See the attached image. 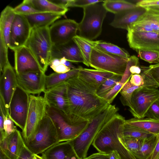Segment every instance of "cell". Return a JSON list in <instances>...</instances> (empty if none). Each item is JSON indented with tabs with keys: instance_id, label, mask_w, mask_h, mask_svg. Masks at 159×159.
Listing matches in <instances>:
<instances>
[{
	"instance_id": "1",
	"label": "cell",
	"mask_w": 159,
	"mask_h": 159,
	"mask_svg": "<svg viewBox=\"0 0 159 159\" xmlns=\"http://www.w3.org/2000/svg\"><path fill=\"white\" fill-rule=\"evenodd\" d=\"M69 105V120L73 124L90 122L110 105L97 94L77 75L66 82Z\"/></svg>"
},
{
	"instance_id": "2",
	"label": "cell",
	"mask_w": 159,
	"mask_h": 159,
	"mask_svg": "<svg viewBox=\"0 0 159 159\" xmlns=\"http://www.w3.org/2000/svg\"><path fill=\"white\" fill-rule=\"evenodd\" d=\"M125 118L118 112L102 127L92 145L99 152L109 154L113 151L121 159H137L127 148L124 139Z\"/></svg>"
},
{
	"instance_id": "3",
	"label": "cell",
	"mask_w": 159,
	"mask_h": 159,
	"mask_svg": "<svg viewBox=\"0 0 159 159\" xmlns=\"http://www.w3.org/2000/svg\"><path fill=\"white\" fill-rule=\"evenodd\" d=\"M118 110L119 108L115 105H110L94 118L79 135L69 141L80 159L87 157L89 149L99 131Z\"/></svg>"
},
{
	"instance_id": "4",
	"label": "cell",
	"mask_w": 159,
	"mask_h": 159,
	"mask_svg": "<svg viewBox=\"0 0 159 159\" xmlns=\"http://www.w3.org/2000/svg\"><path fill=\"white\" fill-rule=\"evenodd\" d=\"M49 27L32 28L25 45L29 49L41 70L44 73H45L49 66L52 47Z\"/></svg>"
},
{
	"instance_id": "5",
	"label": "cell",
	"mask_w": 159,
	"mask_h": 159,
	"mask_svg": "<svg viewBox=\"0 0 159 159\" xmlns=\"http://www.w3.org/2000/svg\"><path fill=\"white\" fill-rule=\"evenodd\" d=\"M25 144L34 155H39L59 143L56 130L51 118L46 114L38 123Z\"/></svg>"
},
{
	"instance_id": "6",
	"label": "cell",
	"mask_w": 159,
	"mask_h": 159,
	"mask_svg": "<svg viewBox=\"0 0 159 159\" xmlns=\"http://www.w3.org/2000/svg\"><path fill=\"white\" fill-rule=\"evenodd\" d=\"M103 2L83 8V16L78 23L79 36L93 40L100 35L102 23L107 12L103 6Z\"/></svg>"
},
{
	"instance_id": "7",
	"label": "cell",
	"mask_w": 159,
	"mask_h": 159,
	"mask_svg": "<svg viewBox=\"0 0 159 159\" xmlns=\"http://www.w3.org/2000/svg\"><path fill=\"white\" fill-rule=\"evenodd\" d=\"M46 114L51 118L55 127L59 142L72 140L79 135L87 127L89 122L73 124L61 111L48 106Z\"/></svg>"
},
{
	"instance_id": "8",
	"label": "cell",
	"mask_w": 159,
	"mask_h": 159,
	"mask_svg": "<svg viewBox=\"0 0 159 159\" xmlns=\"http://www.w3.org/2000/svg\"><path fill=\"white\" fill-rule=\"evenodd\" d=\"M128 59L107 53L93 46L89 64L96 69L122 76Z\"/></svg>"
},
{
	"instance_id": "9",
	"label": "cell",
	"mask_w": 159,
	"mask_h": 159,
	"mask_svg": "<svg viewBox=\"0 0 159 159\" xmlns=\"http://www.w3.org/2000/svg\"><path fill=\"white\" fill-rule=\"evenodd\" d=\"M159 98V90L157 89L141 87L134 92L129 110L134 118H144L150 107Z\"/></svg>"
},
{
	"instance_id": "10",
	"label": "cell",
	"mask_w": 159,
	"mask_h": 159,
	"mask_svg": "<svg viewBox=\"0 0 159 159\" xmlns=\"http://www.w3.org/2000/svg\"><path fill=\"white\" fill-rule=\"evenodd\" d=\"M48 103L43 97L30 95V101L26 121L21 134L24 142L33 134L35 128L46 114Z\"/></svg>"
},
{
	"instance_id": "11",
	"label": "cell",
	"mask_w": 159,
	"mask_h": 159,
	"mask_svg": "<svg viewBox=\"0 0 159 159\" xmlns=\"http://www.w3.org/2000/svg\"><path fill=\"white\" fill-rule=\"evenodd\" d=\"M30 95L18 85L10 104V116L22 131L24 130L26 125Z\"/></svg>"
},
{
	"instance_id": "12",
	"label": "cell",
	"mask_w": 159,
	"mask_h": 159,
	"mask_svg": "<svg viewBox=\"0 0 159 159\" xmlns=\"http://www.w3.org/2000/svg\"><path fill=\"white\" fill-rule=\"evenodd\" d=\"M78 23L73 20L66 19L58 20L49 27V34L53 45L66 44L77 35Z\"/></svg>"
},
{
	"instance_id": "13",
	"label": "cell",
	"mask_w": 159,
	"mask_h": 159,
	"mask_svg": "<svg viewBox=\"0 0 159 159\" xmlns=\"http://www.w3.org/2000/svg\"><path fill=\"white\" fill-rule=\"evenodd\" d=\"M127 38L130 47L139 50L159 52V34L148 32L127 30Z\"/></svg>"
},
{
	"instance_id": "14",
	"label": "cell",
	"mask_w": 159,
	"mask_h": 159,
	"mask_svg": "<svg viewBox=\"0 0 159 159\" xmlns=\"http://www.w3.org/2000/svg\"><path fill=\"white\" fill-rule=\"evenodd\" d=\"M32 29L24 15L16 14L11 27L9 48L14 51L25 45Z\"/></svg>"
},
{
	"instance_id": "15",
	"label": "cell",
	"mask_w": 159,
	"mask_h": 159,
	"mask_svg": "<svg viewBox=\"0 0 159 159\" xmlns=\"http://www.w3.org/2000/svg\"><path fill=\"white\" fill-rule=\"evenodd\" d=\"M16 74L18 85L29 94H39L45 92V73L31 71Z\"/></svg>"
},
{
	"instance_id": "16",
	"label": "cell",
	"mask_w": 159,
	"mask_h": 159,
	"mask_svg": "<svg viewBox=\"0 0 159 159\" xmlns=\"http://www.w3.org/2000/svg\"><path fill=\"white\" fill-rule=\"evenodd\" d=\"M44 93L43 97L48 106L61 111L69 120V105L65 82L46 89Z\"/></svg>"
},
{
	"instance_id": "17",
	"label": "cell",
	"mask_w": 159,
	"mask_h": 159,
	"mask_svg": "<svg viewBox=\"0 0 159 159\" xmlns=\"http://www.w3.org/2000/svg\"><path fill=\"white\" fill-rule=\"evenodd\" d=\"M0 79V98L9 111L10 102L18 86L16 73L10 64L4 69Z\"/></svg>"
},
{
	"instance_id": "18",
	"label": "cell",
	"mask_w": 159,
	"mask_h": 159,
	"mask_svg": "<svg viewBox=\"0 0 159 159\" xmlns=\"http://www.w3.org/2000/svg\"><path fill=\"white\" fill-rule=\"evenodd\" d=\"M14 52V69L16 74L43 71L36 59L26 46L20 47Z\"/></svg>"
},
{
	"instance_id": "19",
	"label": "cell",
	"mask_w": 159,
	"mask_h": 159,
	"mask_svg": "<svg viewBox=\"0 0 159 159\" xmlns=\"http://www.w3.org/2000/svg\"><path fill=\"white\" fill-rule=\"evenodd\" d=\"M146 12L137 22L131 25L127 30L154 32L159 34V10L146 8Z\"/></svg>"
},
{
	"instance_id": "20",
	"label": "cell",
	"mask_w": 159,
	"mask_h": 159,
	"mask_svg": "<svg viewBox=\"0 0 159 159\" xmlns=\"http://www.w3.org/2000/svg\"><path fill=\"white\" fill-rule=\"evenodd\" d=\"M65 58L71 62L83 63L84 62L80 49L73 40L65 44L52 45L51 61L55 58Z\"/></svg>"
},
{
	"instance_id": "21",
	"label": "cell",
	"mask_w": 159,
	"mask_h": 159,
	"mask_svg": "<svg viewBox=\"0 0 159 159\" xmlns=\"http://www.w3.org/2000/svg\"><path fill=\"white\" fill-rule=\"evenodd\" d=\"M146 8L140 7L127 10L115 14L110 25L113 27L127 30L132 24L138 21L145 13Z\"/></svg>"
},
{
	"instance_id": "22",
	"label": "cell",
	"mask_w": 159,
	"mask_h": 159,
	"mask_svg": "<svg viewBox=\"0 0 159 159\" xmlns=\"http://www.w3.org/2000/svg\"><path fill=\"white\" fill-rule=\"evenodd\" d=\"M25 144L21 133L17 129L0 141V150L11 159H17Z\"/></svg>"
},
{
	"instance_id": "23",
	"label": "cell",
	"mask_w": 159,
	"mask_h": 159,
	"mask_svg": "<svg viewBox=\"0 0 159 159\" xmlns=\"http://www.w3.org/2000/svg\"><path fill=\"white\" fill-rule=\"evenodd\" d=\"M41 154L45 159H80L69 141L58 143Z\"/></svg>"
},
{
	"instance_id": "24",
	"label": "cell",
	"mask_w": 159,
	"mask_h": 159,
	"mask_svg": "<svg viewBox=\"0 0 159 159\" xmlns=\"http://www.w3.org/2000/svg\"><path fill=\"white\" fill-rule=\"evenodd\" d=\"M114 74L97 69L83 68L80 66L78 77L84 82L97 90L107 80Z\"/></svg>"
},
{
	"instance_id": "25",
	"label": "cell",
	"mask_w": 159,
	"mask_h": 159,
	"mask_svg": "<svg viewBox=\"0 0 159 159\" xmlns=\"http://www.w3.org/2000/svg\"><path fill=\"white\" fill-rule=\"evenodd\" d=\"M31 29L49 27L62 15L50 12H40L24 16Z\"/></svg>"
},
{
	"instance_id": "26",
	"label": "cell",
	"mask_w": 159,
	"mask_h": 159,
	"mask_svg": "<svg viewBox=\"0 0 159 159\" xmlns=\"http://www.w3.org/2000/svg\"><path fill=\"white\" fill-rule=\"evenodd\" d=\"M16 14L13 8L7 6L1 13L0 18V35L9 48L10 36L12 25Z\"/></svg>"
},
{
	"instance_id": "27",
	"label": "cell",
	"mask_w": 159,
	"mask_h": 159,
	"mask_svg": "<svg viewBox=\"0 0 159 159\" xmlns=\"http://www.w3.org/2000/svg\"><path fill=\"white\" fill-rule=\"evenodd\" d=\"M125 123L138 128L155 135L159 134V120L147 117L125 120Z\"/></svg>"
},
{
	"instance_id": "28",
	"label": "cell",
	"mask_w": 159,
	"mask_h": 159,
	"mask_svg": "<svg viewBox=\"0 0 159 159\" xmlns=\"http://www.w3.org/2000/svg\"><path fill=\"white\" fill-rule=\"evenodd\" d=\"M34 8L42 12H50L64 15L68 10V8L55 3L51 0H27Z\"/></svg>"
},
{
	"instance_id": "29",
	"label": "cell",
	"mask_w": 159,
	"mask_h": 159,
	"mask_svg": "<svg viewBox=\"0 0 159 159\" xmlns=\"http://www.w3.org/2000/svg\"><path fill=\"white\" fill-rule=\"evenodd\" d=\"M144 79V86L157 89L159 88V63L148 66H140Z\"/></svg>"
},
{
	"instance_id": "30",
	"label": "cell",
	"mask_w": 159,
	"mask_h": 159,
	"mask_svg": "<svg viewBox=\"0 0 159 159\" xmlns=\"http://www.w3.org/2000/svg\"><path fill=\"white\" fill-rule=\"evenodd\" d=\"M79 70L80 66L76 69H71L69 71L65 73H58L55 72L46 75V90L50 89L65 82L69 79L77 75Z\"/></svg>"
},
{
	"instance_id": "31",
	"label": "cell",
	"mask_w": 159,
	"mask_h": 159,
	"mask_svg": "<svg viewBox=\"0 0 159 159\" xmlns=\"http://www.w3.org/2000/svg\"><path fill=\"white\" fill-rule=\"evenodd\" d=\"M91 42L93 46L107 53L128 59L130 56L126 50L112 43L102 40H91Z\"/></svg>"
},
{
	"instance_id": "32",
	"label": "cell",
	"mask_w": 159,
	"mask_h": 159,
	"mask_svg": "<svg viewBox=\"0 0 159 159\" xmlns=\"http://www.w3.org/2000/svg\"><path fill=\"white\" fill-rule=\"evenodd\" d=\"M104 7L108 11L116 14L120 12L137 7L136 3L125 0H104Z\"/></svg>"
},
{
	"instance_id": "33",
	"label": "cell",
	"mask_w": 159,
	"mask_h": 159,
	"mask_svg": "<svg viewBox=\"0 0 159 159\" xmlns=\"http://www.w3.org/2000/svg\"><path fill=\"white\" fill-rule=\"evenodd\" d=\"M73 40L77 45L81 52L84 61L83 64L89 66L92 48L93 46L91 40L77 35L74 38Z\"/></svg>"
},
{
	"instance_id": "34",
	"label": "cell",
	"mask_w": 159,
	"mask_h": 159,
	"mask_svg": "<svg viewBox=\"0 0 159 159\" xmlns=\"http://www.w3.org/2000/svg\"><path fill=\"white\" fill-rule=\"evenodd\" d=\"M157 139V136L154 135L142 140L138 159H148L153 150Z\"/></svg>"
},
{
	"instance_id": "35",
	"label": "cell",
	"mask_w": 159,
	"mask_h": 159,
	"mask_svg": "<svg viewBox=\"0 0 159 159\" xmlns=\"http://www.w3.org/2000/svg\"><path fill=\"white\" fill-rule=\"evenodd\" d=\"M123 133L125 137H129L141 140H143L154 135L125 123Z\"/></svg>"
},
{
	"instance_id": "36",
	"label": "cell",
	"mask_w": 159,
	"mask_h": 159,
	"mask_svg": "<svg viewBox=\"0 0 159 159\" xmlns=\"http://www.w3.org/2000/svg\"><path fill=\"white\" fill-rule=\"evenodd\" d=\"M140 87L134 85L131 83L129 80L125 84L119 92L121 95L120 99L124 106L130 107L131 98L134 92Z\"/></svg>"
},
{
	"instance_id": "37",
	"label": "cell",
	"mask_w": 159,
	"mask_h": 159,
	"mask_svg": "<svg viewBox=\"0 0 159 159\" xmlns=\"http://www.w3.org/2000/svg\"><path fill=\"white\" fill-rule=\"evenodd\" d=\"M121 77L115 75L105 80L97 89V94L98 96L103 98L120 81Z\"/></svg>"
},
{
	"instance_id": "38",
	"label": "cell",
	"mask_w": 159,
	"mask_h": 159,
	"mask_svg": "<svg viewBox=\"0 0 159 159\" xmlns=\"http://www.w3.org/2000/svg\"><path fill=\"white\" fill-rule=\"evenodd\" d=\"M13 10L16 14L24 16L42 12L34 8L27 0H23L20 4L13 8Z\"/></svg>"
},
{
	"instance_id": "39",
	"label": "cell",
	"mask_w": 159,
	"mask_h": 159,
	"mask_svg": "<svg viewBox=\"0 0 159 159\" xmlns=\"http://www.w3.org/2000/svg\"><path fill=\"white\" fill-rule=\"evenodd\" d=\"M9 48L7 46L4 39L0 35V73L2 72L4 68L10 64L8 56Z\"/></svg>"
},
{
	"instance_id": "40",
	"label": "cell",
	"mask_w": 159,
	"mask_h": 159,
	"mask_svg": "<svg viewBox=\"0 0 159 159\" xmlns=\"http://www.w3.org/2000/svg\"><path fill=\"white\" fill-rule=\"evenodd\" d=\"M125 144L129 150L137 159L140 152L142 140L129 137H125Z\"/></svg>"
},
{
	"instance_id": "41",
	"label": "cell",
	"mask_w": 159,
	"mask_h": 159,
	"mask_svg": "<svg viewBox=\"0 0 159 159\" xmlns=\"http://www.w3.org/2000/svg\"><path fill=\"white\" fill-rule=\"evenodd\" d=\"M137 52L139 57L146 61L155 64L159 63V52L139 50Z\"/></svg>"
},
{
	"instance_id": "42",
	"label": "cell",
	"mask_w": 159,
	"mask_h": 159,
	"mask_svg": "<svg viewBox=\"0 0 159 159\" xmlns=\"http://www.w3.org/2000/svg\"><path fill=\"white\" fill-rule=\"evenodd\" d=\"M3 116L4 131L3 132H0V141L2 140L17 129L16 126L14 125V123L11 118L10 115L7 116Z\"/></svg>"
},
{
	"instance_id": "43",
	"label": "cell",
	"mask_w": 159,
	"mask_h": 159,
	"mask_svg": "<svg viewBox=\"0 0 159 159\" xmlns=\"http://www.w3.org/2000/svg\"><path fill=\"white\" fill-rule=\"evenodd\" d=\"M133 65H139V59L135 55L130 56L129 58L125 70L120 81V83L125 84L130 80L132 75L129 71V69Z\"/></svg>"
},
{
	"instance_id": "44",
	"label": "cell",
	"mask_w": 159,
	"mask_h": 159,
	"mask_svg": "<svg viewBox=\"0 0 159 159\" xmlns=\"http://www.w3.org/2000/svg\"><path fill=\"white\" fill-rule=\"evenodd\" d=\"M104 0H66L64 7H78L84 8L90 5L103 2Z\"/></svg>"
},
{
	"instance_id": "45",
	"label": "cell",
	"mask_w": 159,
	"mask_h": 159,
	"mask_svg": "<svg viewBox=\"0 0 159 159\" xmlns=\"http://www.w3.org/2000/svg\"><path fill=\"white\" fill-rule=\"evenodd\" d=\"M147 117L159 120V98L150 107L145 115Z\"/></svg>"
},
{
	"instance_id": "46",
	"label": "cell",
	"mask_w": 159,
	"mask_h": 159,
	"mask_svg": "<svg viewBox=\"0 0 159 159\" xmlns=\"http://www.w3.org/2000/svg\"><path fill=\"white\" fill-rule=\"evenodd\" d=\"M49 66L56 73H64L69 71L71 69L62 64L60 59L55 58L51 61Z\"/></svg>"
},
{
	"instance_id": "47",
	"label": "cell",
	"mask_w": 159,
	"mask_h": 159,
	"mask_svg": "<svg viewBox=\"0 0 159 159\" xmlns=\"http://www.w3.org/2000/svg\"><path fill=\"white\" fill-rule=\"evenodd\" d=\"M136 4L138 7L145 8L159 9V0H142L137 2Z\"/></svg>"
},
{
	"instance_id": "48",
	"label": "cell",
	"mask_w": 159,
	"mask_h": 159,
	"mask_svg": "<svg viewBox=\"0 0 159 159\" xmlns=\"http://www.w3.org/2000/svg\"><path fill=\"white\" fill-rule=\"evenodd\" d=\"M129 80L131 83L135 86L142 87L145 84L144 78L141 74L132 75Z\"/></svg>"
},
{
	"instance_id": "49",
	"label": "cell",
	"mask_w": 159,
	"mask_h": 159,
	"mask_svg": "<svg viewBox=\"0 0 159 159\" xmlns=\"http://www.w3.org/2000/svg\"><path fill=\"white\" fill-rule=\"evenodd\" d=\"M34 156V154L27 148L25 144L17 159H33Z\"/></svg>"
},
{
	"instance_id": "50",
	"label": "cell",
	"mask_w": 159,
	"mask_h": 159,
	"mask_svg": "<svg viewBox=\"0 0 159 159\" xmlns=\"http://www.w3.org/2000/svg\"><path fill=\"white\" fill-rule=\"evenodd\" d=\"M157 138L153 150L148 159H159V134L157 135Z\"/></svg>"
},
{
	"instance_id": "51",
	"label": "cell",
	"mask_w": 159,
	"mask_h": 159,
	"mask_svg": "<svg viewBox=\"0 0 159 159\" xmlns=\"http://www.w3.org/2000/svg\"><path fill=\"white\" fill-rule=\"evenodd\" d=\"M83 159H110L109 154L99 152L93 153Z\"/></svg>"
},
{
	"instance_id": "52",
	"label": "cell",
	"mask_w": 159,
	"mask_h": 159,
	"mask_svg": "<svg viewBox=\"0 0 159 159\" xmlns=\"http://www.w3.org/2000/svg\"><path fill=\"white\" fill-rule=\"evenodd\" d=\"M129 71L132 75L140 74L141 72V69L139 65H133L130 67Z\"/></svg>"
},
{
	"instance_id": "53",
	"label": "cell",
	"mask_w": 159,
	"mask_h": 159,
	"mask_svg": "<svg viewBox=\"0 0 159 159\" xmlns=\"http://www.w3.org/2000/svg\"><path fill=\"white\" fill-rule=\"evenodd\" d=\"M61 62L71 69H76L77 68L73 65L71 62L66 59L65 58L60 59Z\"/></svg>"
},
{
	"instance_id": "54",
	"label": "cell",
	"mask_w": 159,
	"mask_h": 159,
	"mask_svg": "<svg viewBox=\"0 0 159 159\" xmlns=\"http://www.w3.org/2000/svg\"><path fill=\"white\" fill-rule=\"evenodd\" d=\"M109 154L110 159H121L119 154L116 151H112Z\"/></svg>"
},
{
	"instance_id": "55",
	"label": "cell",
	"mask_w": 159,
	"mask_h": 159,
	"mask_svg": "<svg viewBox=\"0 0 159 159\" xmlns=\"http://www.w3.org/2000/svg\"><path fill=\"white\" fill-rule=\"evenodd\" d=\"M0 159H11L7 157L1 150H0Z\"/></svg>"
},
{
	"instance_id": "56",
	"label": "cell",
	"mask_w": 159,
	"mask_h": 159,
	"mask_svg": "<svg viewBox=\"0 0 159 159\" xmlns=\"http://www.w3.org/2000/svg\"><path fill=\"white\" fill-rule=\"evenodd\" d=\"M33 159H45V158L42 155H34Z\"/></svg>"
}]
</instances>
